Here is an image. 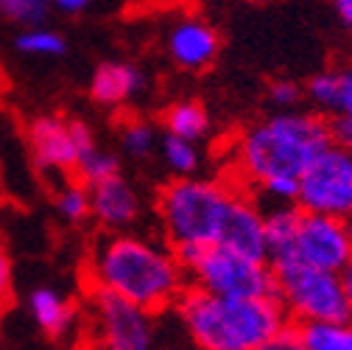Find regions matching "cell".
I'll list each match as a JSON object with an SVG mask.
<instances>
[{"label":"cell","mask_w":352,"mask_h":350,"mask_svg":"<svg viewBox=\"0 0 352 350\" xmlns=\"http://www.w3.org/2000/svg\"><path fill=\"white\" fill-rule=\"evenodd\" d=\"M176 314L204 350H274L291 322L280 297H221L193 283L176 300Z\"/></svg>","instance_id":"6da1fadb"},{"label":"cell","mask_w":352,"mask_h":350,"mask_svg":"<svg viewBox=\"0 0 352 350\" xmlns=\"http://www.w3.org/2000/svg\"><path fill=\"white\" fill-rule=\"evenodd\" d=\"M87 283L104 286L143 305L146 311L160 314L176 305L188 286V275L173 249L120 233L96 244L90 264H87Z\"/></svg>","instance_id":"7a4b0ae2"},{"label":"cell","mask_w":352,"mask_h":350,"mask_svg":"<svg viewBox=\"0 0 352 350\" xmlns=\"http://www.w3.org/2000/svg\"><path fill=\"white\" fill-rule=\"evenodd\" d=\"M333 141L330 121L307 112H280L254 123L238 143V168L254 183L299 180L302 171Z\"/></svg>","instance_id":"3957f363"},{"label":"cell","mask_w":352,"mask_h":350,"mask_svg":"<svg viewBox=\"0 0 352 350\" xmlns=\"http://www.w3.org/2000/svg\"><path fill=\"white\" fill-rule=\"evenodd\" d=\"M238 191L215 180H173L157 196L160 225L170 247L218 244Z\"/></svg>","instance_id":"277c9868"},{"label":"cell","mask_w":352,"mask_h":350,"mask_svg":"<svg viewBox=\"0 0 352 350\" xmlns=\"http://www.w3.org/2000/svg\"><path fill=\"white\" fill-rule=\"evenodd\" d=\"M272 269L277 278V297L291 320H352L338 272L311 267L296 255L272 260Z\"/></svg>","instance_id":"5b68a950"},{"label":"cell","mask_w":352,"mask_h":350,"mask_svg":"<svg viewBox=\"0 0 352 350\" xmlns=\"http://www.w3.org/2000/svg\"><path fill=\"white\" fill-rule=\"evenodd\" d=\"M188 280L221 297H277V278L269 260L249 258L227 244H207L185 269Z\"/></svg>","instance_id":"8992f818"},{"label":"cell","mask_w":352,"mask_h":350,"mask_svg":"<svg viewBox=\"0 0 352 350\" xmlns=\"http://www.w3.org/2000/svg\"><path fill=\"white\" fill-rule=\"evenodd\" d=\"M87 342L109 350H146L154 344V314L104 286L87 283Z\"/></svg>","instance_id":"52a82bcc"},{"label":"cell","mask_w":352,"mask_h":350,"mask_svg":"<svg viewBox=\"0 0 352 350\" xmlns=\"http://www.w3.org/2000/svg\"><path fill=\"white\" fill-rule=\"evenodd\" d=\"M296 207L307 213L352 216V149L330 141L302 171Z\"/></svg>","instance_id":"ba28073f"},{"label":"cell","mask_w":352,"mask_h":350,"mask_svg":"<svg viewBox=\"0 0 352 350\" xmlns=\"http://www.w3.org/2000/svg\"><path fill=\"white\" fill-rule=\"evenodd\" d=\"M294 255L311 267L341 272L352 260V230L346 218L302 210Z\"/></svg>","instance_id":"9c48e42d"},{"label":"cell","mask_w":352,"mask_h":350,"mask_svg":"<svg viewBox=\"0 0 352 350\" xmlns=\"http://www.w3.org/2000/svg\"><path fill=\"white\" fill-rule=\"evenodd\" d=\"M28 149L34 165L48 174H73L78 160V146L73 141L70 121L59 115H42L34 118L25 129Z\"/></svg>","instance_id":"30bf717a"},{"label":"cell","mask_w":352,"mask_h":350,"mask_svg":"<svg viewBox=\"0 0 352 350\" xmlns=\"http://www.w3.org/2000/svg\"><path fill=\"white\" fill-rule=\"evenodd\" d=\"M221 39L215 28L201 17H185L168 34V54L170 59L185 70H204L215 62Z\"/></svg>","instance_id":"8fae6325"},{"label":"cell","mask_w":352,"mask_h":350,"mask_svg":"<svg viewBox=\"0 0 352 350\" xmlns=\"http://www.w3.org/2000/svg\"><path fill=\"white\" fill-rule=\"evenodd\" d=\"M90 213L98 218V225L107 230H120L131 225L140 213L138 191L131 188L120 174H112L107 180L90 185Z\"/></svg>","instance_id":"7c38bea8"},{"label":"cell","mask_w":352,"mask_h":350,"mask_svg":"<svg viewBox=\"0 0 352 350\" xmlns=\"http://www.w3.org/2000/svg\"><path fill=\"white\" fill-rule=\"evenodd\" d=\"M249 258L257 260H269V244H266V222H263V213L238 194V199L232 202V210L227 216V225L221 233V241Z\"/></svg>","instance_id":"4fadbf2b"},{"label":"cell","mask_w":352,"mask_h":350,"mask_svg":"<svg viewBox=\"0 0 352 350\" xmlns=\"http://www.w3.org/2000/svg\"><path fill=\"white\" fill-rule=\"evenodd\" d=\"M143 84L146 76L140 73V68L129 62H104L90 81V96L104 107H115L135 99L143 90Z\"/></svg>","instance_id":"5bb4252c"},{"label":"cell","mask_w":352,"mask_h":350,"mask_svg":"<svg viewBox=\"0 0 352 350\" xmlns=\"http://www.w3.org/2000/svg\"><path fill=\"white\" fill-rule=\"evenodd\" d=\"M28 311H31L34 322H36L42 331H45L51 339H65V336L73 331L76 320H78V314H76L73 305H70L62 294H56L54 289H48V286L31 291V297H28Z\"/></svg>","instance_id":"9a60e30c"},{"label":"cell","mask_w":352,"mask_h":350,"mask_svg":"<svg viewBox=\"0 0 352 350\" xmlns=\"http://www.w3.org/2000/svg\"><path fill=\"white\" fill-rule=\"evenodd\" d=\"M299 350H352V320L296 322Z\"/></svg>","instance_id":"2e32d148"},{"label":"cell","mask_w":352,"mask_h":350,"mask_svg":"<svg viewBox=\"0 0 352 350\" xmlns=\"http://www.w3.org/2000/svg\"><path fill=\"white\" fill-rule=\"evenodd\" d=\"M299 216L302 210L294 205H280L269 213H263L266 222V244H269V264L280 258L294 255L296 247V230H299Z\"/></svg>","instance_id":"e0dca14e"},{"label":"cell","mask_w":352,"mask_h":350,"mask_svg":"<svg viewBox=\"0 0 352 350\" xmlns=\"http://www.w3.org/2000/svg\"><path fill=\"white\" fill-rule=\"evenodd\" d=\"M207 126L210 121L199 101H179L165 112V132H173V135L199 141L207 135Z\"/></svg>","instance_id":"ac0fdd59"},{"label":"cell","mask_w":352,"mask_h":350,"mask_svg":"<svg viewBox=\"0 0 352 350\" xmlns=\"http://www.w3.org/2000/svg\"><path fill=\"white\" fill-rule=\"evenodd\" d=\"M76 180H81L84 185H93L98 180H107L112 174H118V157L112 152H104L96 141L84 143L78 149V160H76Z\"/></svg>","instance_id":"d6986e66"},{"label":"cell","mask_w":352,"mask_h":350,"mask_svg":"<svg viewBox=\"0 0 352 350\" xmlns=\"http://www.w3.org/2000/svg\"><path fill=\"white\" fill-rule=\"evenodd\" d=\"M333 112H336L330 121L333 141L352 149V68L338 73V99Z\"/></svg>","instance_id":"ffe728a7"},{"label":"cell","mask_w":352,"mask_h":350,"mask_svg":"<svg viewBox=\"0 0 352 350\" xmlns=\"http://www.w3.org/2000/svg\"><path fill=\"white\" fill-rule=\"evenodd\" d=\"M162 157H165V165L173 174H179V177L193 174L199 160H201L199 149H196V141L182 138V135H173V132H165V138H162Z\"/></svg>","instance_id":"44dd1931"},{"label":"cell","mask_w":352,"mask_h":350,"mask_svg":"<svg viewBox=\"0 0 352 350\" xmlns=\"http://www.w3.org/2000/svg\"><path fill=\"white\" fill-rule=\"evenodd\" d=\"M17 48L23 54H31V56H59V54H65V39L51 28L28 25L17 37Z\"/></svg>","instance_id":"7402d4cb"},{"label":"cell","mask_w":352,"mask_h":350,"mask_svg":"<svg viewBox=\"0 0 352 350\" xmlns=\"http://www.w3.org/2000/svg\"><path fill=\"white\" fill-rule=\"evenodd\" d=\"M154 143H157V132L151 123H146L140 118H129L120 123V146L126 154L146 157V154H151Z\"/></svg>","instance_id":"603a6c76"},{"label":"cell","mask_w":352,"mask_h":350,"mask_svg":"<svg viewBox=\"0 0 352 350\" xmlns=\"http://www.w3.org/2000/svg\"><path fill=\"white\" fill-rule=\"evenodd\" d=\"M54 0H0V14L17 25H39L48 17Z\"/></svg>","instance_id":"cb8c5ba5"},{"label":"cell","mask_w":352,"mask_h":350,"mask_svg":"<svg viewBox=\"0 0 352 350\" xmlns=\"http://www.w3.org/2000/svg\"><path fill=\"white\" fill-rule=\"evenodd\" d=\"M56 210L67 222H81L84 216H90V185H84L81 180L67 183L56 194Z\"/></svg>","instance_id":"d4e9b609"},{"label":"cell","mask_w":352,"mask_h":350,"mask_svg":"<svg viewBox=\"0 0 352 350\" xmlns=\"http://www.w3.org/2000/svg\"><path fill=\"white\" fill-rule=\"evenodd\" d=\"M307 96L322 110H333L338 99V73H316L307 81Z\"/></svg>","instance_id":"484cf974"},{"label":"cell","mask_w":352,"mask_h":350,"mask_svg":"<svg viewBox=\"0 0 352 350\" xmlns=\"http://www.w3.org/2000/svg\"><path fill=\"white\" fill-rule=\"evenodd\" d=\"M14 297V286H12V258L6 252V247L0 244V311H6Z\"/></svg>","instance_id":"4316f807"},{"label":"cell","mask_w":352,"mask_h":350,"mask_svg":"<svg viewBox=\"0 0 352 350\" xmlns=\"http://www.w3.org/2000/svg\"><path fill=\"white\" fill-rule=\"evenodd\" d=\"M299 96H302V90H299L294 81H274L272 90H269L272 104H277L280 110H291V107L299 101Z\"/></svg>","instance_id":"83f0119b"},{"label":"cell","mask_w":352,"mask_h":350,"mask_svg":"<svg viewBox=\"0 0 352 350\" xmlns=\"http://www.w3.org/2000/svg\"><path fill=\"white\" fill-rule=\"evenodd\" d=\"M87 6L90 0H54V9H59L62 14H81Z\"/></svg>","instance_id":"f1b7e54d"},{"label":"cell","mask_w":352,"mask_h":350,"mask_svg":"<svg viewBox=\"0 0 352 350\" xmlns=\"http://www.w3.org/2000/svg\"><path fill=\"white\" fill-rule=\"evenodd\" d=\"M333 6L346 28H352V0H333Z\"/></svg>","instance_id":"f546056e"},{"label":"cell","mask_w":352,"mask_h":350,"mask_svg":"<svg viewBox=\"0 0 352 350\" xmlns=\"http://www.w3.org/2000/svg\"><path fill=\"white\" fill-rule=\"evenodd\" d=\"M341 275V286H344V294H346V300H349V309H352V260L349 264L338 272Z\"/></svg>","instance_id":"4dcf8cb0"},{"label":"cell","mask_w":352,"mask_h":350,"mask_svg":"<svg viewBox=\"0 0 352 350\" xmlns=\"http://www.w3.org/2000/svg\"><path fill=\"white\" fill-rule=\"evenodd\" d=\"M0 93H3V79H0Z\"/></svg>","instance_id":"1f68e13d"},{"label":"cell","mask_w":352,"mask_h":350,"mask_svg":"<svg viewBox=\"0 0 352 350\" xmlns=\"http://www.w3.org/2000/svg\"><path fill=\"white\" fill-rule=\"evenodd\" d=\"M0 79H3V76H0Z\"/></svg>","instance_id":"d6a6232c"}]
</instances>
